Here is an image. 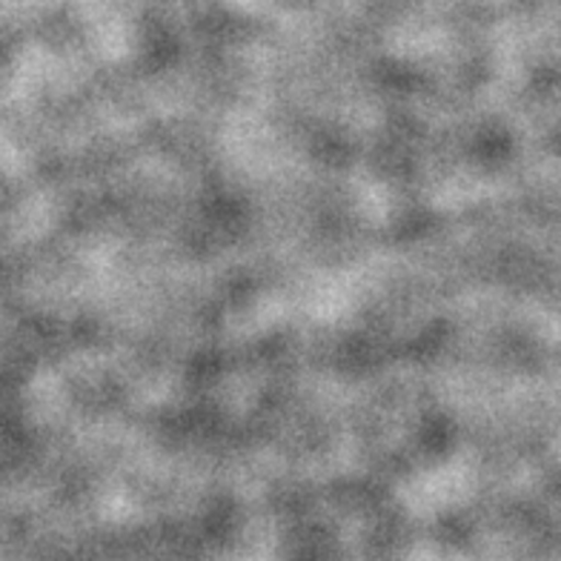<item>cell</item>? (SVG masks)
I'll return each mask as SVG.
<instances>
[]
</instances>
